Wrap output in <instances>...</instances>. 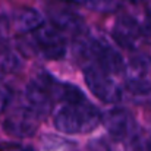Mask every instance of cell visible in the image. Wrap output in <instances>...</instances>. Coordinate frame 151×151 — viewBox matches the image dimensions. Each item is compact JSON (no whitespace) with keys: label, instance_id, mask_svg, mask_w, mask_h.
<instances>
[{"label":"cell","instance_id":"1","mask_svg":"<svg viewBox=\"0 0 151 151\" xmlns=\"http://www.w3.org/2000/svg\"><path fill=\"white\" fill-rule=\"evenodd\" d=\"M101 122V114L87 99L76 103H63L54 113V128L65 134H87Z\"/></svg>","mask_w":151,"mask_h":151},{"label":"cell","instance_id":"9","mask_svg":"<svg viewBox=\"0 0 151 151\" xmlns=\"http://www.w3.org/2000/svg\"><path fill=\"white\" fill-rule=\"evenodd\" d=\"M101 122L114 139H126L137 129L134 117L123 109H110L101 116Z\"/></svg>","mask_w":151,"mask_h":151},{"label":"cell","instance_id":"7","mask_svg":"<svg viewBox=\"0 0 151 151\" xmlns=\"http://www.w3.org/2000/svg\"><path fill=\"white\" fill-rule=\"evenodd\" d=\"M40 122L41 117L27 103H24L22 106H18L9 113L3 123V128L7 134L13 137L27 138L35 134V131L40 126Z\"/></svg>","mask_w":151,"mask_h":151},{"label":"cell","instance_id":"5","mask_svg":"<svg viewBox=\"0 0 151 151\" xmlns=\"http://www.w3.org/2000/svg\"><path fill=\"white\" fill-rule=\"evenodd\" d=\"M84 78L91 93L103 103L113 104L120 101L122 91L117 84L110 78V73L104 72L94 65H90L84 69Z\"/></svg>","mask_w":151,"mask_h":151},{"label":"cell","instance_id":"19","mask_svg":"<svg viewBox=\"0 0 151 151\" xmlns=\"http://www.w3.org/2000/svg\"><path fill=\"white\" fill-rule=\"evenodd\" d=\"M128 1H132V3H139L141 0H128Z\"/></svg>","mask_w":151,"mask_h":151},{"label":"cell","instance_id":"15","mask_svg":"<svg viewBox=\"0 0 151 151\" xmlns=\"http://www.w3.org/2000/svg\"><path fill=\"white\" fill-rule=\"evenodd\" d=\"M10 100H12V90L9 88V85L0 81V113H3L7 109Z\"/></svg>","mask_w":151,"mask_h":151},{"label":"cell","instance_id":"10","mask_svg":"<svg viewBox=\"0 0 151 151\" xmlns=\"http://www.w3.org/2000/svg\"><path fill=\"white\" fill-rule=\"evenodd\" d=\"M47 15L53 22L54 28H57L59 31H66V32H72V34H81L85 28L84 19L73 12L72 9L62 6V4H49L47 6Z\"/></svg>","mask_w":151,"mask_h":151},{"label":"cell","instance_id":"8","mask_svg":"<svg viewBox=\"0 0 151 151\" xmlns=\"http://www.w3.org/2000/svg\"><path fill=\"white\" fill-rule=\"evenodd\" d=\"M142 28L138 24L137 19H134L129 15H120L117 16V19L114 21L113 29H111V35L114 38V41L126 50H134L141 44L142 40Z\"/></svg>","mask_w":151,"mask_h":151},{"label":"cell","instance_id":"16","mask_svg":"<svg viewBox=\"0 0 151 151\" xmlns=\"http://www.w3.org/2000/svg\"><path fill=\"white\" fill-rule=\"evenodd\" d=\"M0 151H35V148L18 142H0Z\"/></svg>","mask_w":151,"mask_h":151},{"label":"cell","instance_id":"12","mask_svg":"<svg viewBox=\"0 0 151 151\" xmlns=\"http://www.w3.org/2000/svg\"><path fill=\"white\" fill-rule=\"evenodd\" d=\"M22 68V59L18 51L0 44V70L3 72H18Z\"/></svg>","mask_w":151,"mask_h":151},{"label":"cell","instance_id":"18","mask_svg":"<svg viewBox=\"0 0 151 151\" xmlns=\"http://www.w3.org/2000/svg\"><path fill=\"white\" fill-rule=\"evenodd\" d=\"M144 32L151 37V15H148L147 19H145V29H144Z\"/></svg>","mask_w":151,"mask_h":151},{"label":"cell","instance_id":"3","mask_svg":"<svg viewBox=\"0 0 151 151\" xmlns=\"http://www.w3.org/2000/svg\"><path fill=\"white\" fill-rule=\"evenodd\" d=\"M57 81L49 73L43 72L34 79L29 81L25 90V103L41 117L44 119L50 111L53 101L56 99Z\"/></svg>","mask_w":151,"mask_h":151},{"label":"cell","instance_id":"13","mask_svg":"<svg viewBox=\"0 0 151 151\" xmlns=\"http://www.w3.org/2000/svg\"><path fill=\"white\" fill-rule=\"evenodd\" d=\"M63 1L76 3L99 13H113L120 7L119 0H63Z\"/></svg>","mask_w":151,"mask_h":151},{"label":"cell","instance_id":"17","mask_svg":"<svg viewBox=\"0 0 151 151\" xmlns=\"http://www.w3.org/2000/svg\"><path fill=\"white\" fill-rule=\"evenodd\" d=\"M9 31H10V21L6 15L0 13V44L7 38Z\"/></svg>","mask_w":151,"mask_h":151},{"label":"cell","instance_id":"2","mask_svg":"<svg viewBox=\"0 0 151 151\" xmlns=\"http://www.w3.org/2000/svg\"><path fill=\"white\" fill-rule=\"evenodd\" d=\"M75 53L81 57L93 60L90 65L100 68L107 73H120L125 69V62L119 51L99 38L81 40L75 44Z\"/></svg>","mask_w":151,"mask_h":151},{"label":"cell","instance_id":"11","mask_svg":"<svg viewBox=\"0 0 151 151\" xmlns=\"http://www.w3.org/2000/svg\"><path fill=\"white\" fill-rule=\"evenodd\" d=\"M10 24L15 27L18 32L29 34L44 25V18L40 12H37L32 7H19L13 12Z\"/></svg>","mask_w":151,"mask_h":151},{"label":"cell","instance_id":"4","mask_svg":"<svg viewBox=\"0 0 151 151\" xmlns=\"http://www.w3.org/2000/svg\"><path fill=\"white\" fill-rule=\"evenodd\" d=\"M125 82L132 94L144 96L151 93V59L145 54H137L125 63Z\"/></svg>","mask_w":151,"mask_h":151},{"label":"cell","instance_id":"6","mask_svg":"<svg viewBox=\"0 0 151 151\" xmlns=\"http://www.w3.org/2000/svg\"><path fill=\"white\" fill-rule=\"evenodd\" d=\"M31 44L38 54H41L46 59L59 60V59L65 57V54H66L65 37L54 27L43 25L37 31H34Z\"/></svg>","mask_w":151,"mask_h":151},{"label":"cell","instance_id":"14","mask_svg":"<svg viewBox=\"0 0 151 151\" xmlns=\"http://www.w3.org/2000/svg\"><path fill=\"white\" fill-rule=\"evenodd\" d=\"M44 148H46V151H70L72 142L65 141L59 137L47 135L44 139Z\"/></svg>","mask_w":151,"mask_h":151}]
</instances>
